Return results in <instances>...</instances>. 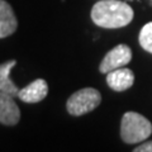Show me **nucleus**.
<instances>
[{
    "instance_id": "nucleus-11",
    "label": "nucleus",
    "mask_w": 152,
    "mask_h": 152,
    "mask_svg": "<svg viewBox=\"0 0 152 152\" xmlns=\"http://www.w3.org/2000/svg\"><path fill=\"white\" fill-rule=\"evenodd\" d=\"M134 152H152V141H148V142H145V143L140 145L138 147H136Z\"/></svg>"
},
{
    "instance_id": "nucleus-5",
    "label": "nucleus",
    "mask_w": 152,
    "mask_h": 152,
    "mask_svg": "<svg viewBox=\"0 0 152 152\" xmlns=\"http://www.w3.org/2000/svg\"><path fill=\"white\" fill-rule=\"evenodd\" d=\"M20 119V110L14 96L0 91V123L4 126H15Z\"/></svg>"
},
{
    "instance_id": "nucleus-9",
    "label": "nucleus",
    "mask_w": 152,
    "mask_h": 152,
    "mask_svg": "<svg viewBox=\"0 0 152 152\" xmlns=\"http://www.w3.org/2000/svg\"><path fill=\"white\" fill-rule=\"evenodd\" d=\"M17 66V60H9L0 65V91L18 96L19 89L10 80V71Z\"/></svg>"
},
{
    "instance_id": "nucleus-10",
    "label": "nucleus",
    "mask_w": 152,
    "mask_h": 152,
    "mask_svg": "<svg viewBox=\"0 0 152 152\" xmlns=\"http://www.w3.org/2000/svg\"><path fill=\"white\" fill-rule=\"evenodd\" d=\"M138 41L142 48L152 53V22L147 23L142 27L138 36Z\"/></svg>"
},
{
    "instance_id": "nucleus-6",
    "label": "nucleus",
    "mask_w": 152,
    "mask_h": 152,
    "mask_svg": "<svg viewBox=\"0 0 152 152\" xmlns=\"http://www.w3.org/2000/svg\"><path fill=\"white\" fill-rule=\"evenodd\" d=\"M134 83V74L131 69L119 67L107 74V84L114 91H124Z\"/></svg>"
},
{
    "instance_id": "nucleus-1",
    "label": "nucleus",
    "mask_w": 152,
    "mask_h": 152,
    "mask_svg": "<svg viewBox=\"0 0 152 152\" xmlns=\"http://www.w3.org/2000/svg\"><path fill=\"white\" fill-rule=\"evenodd\" d=\"M134 12L124 1L119 0H100L91 9V20L95 26L114 29L128 26L133 20Z\"/></svg>"
},
{
    "instance_id": "nucleus-4",
    "label": "nucleus",
    "mask_w": 152,
    "mask_h": 152,
    "mask_svg": "<svg viewBox=\"0 0 152 152\" xmlns=\"http://www.w3.org/2000/svg\"><path fill=\"white\" fill-rule=\"evenodd\" d=\"M131 60L132 51L129 47L127 45H118L104 56L100 66H99V71L102 74H108L115 69L128 65L131 62Z\"/></svg>"
},
{
    "instance_id": "nucleus-2",
    "label": "nucleus",
    "mask_w": 152,
    "mask_h": 152,
    "mask_svg": "<svg viewBox=\"0 0 152 152\" xmlns=\"http://www.w3.org/2000/svg\"><path fill=\"white\" fill-rule=\"evenodd\" d=\"M152 133L151 122L140 113L127 112L121 122V137L126 143H140Z\"/></svg>"
},
{
    "instance_id": "nucleus-7",
    "label": "nucleus",
    "mask_w": 152,
    "mask_h": 152,
    "mask_svg": "<svg viewBox=\"0 0 152 152\" xmlns=\"http://www.w3.org/2000/svg\"><path fill=\"white\" fill-rule=\"evenodd\" d=\"M48 94V85L47 81L43 79H37L34 81H32L29 85H27L26 88L19 90L18 98L24 103H39L41 100L47 96Z\"/></svg>"
},
{
    "instance_id": "nucleus-8",
    "label": "nucleus",
    "mask_w": 152,
    "mask_h": 152,
    "mask_svg": "<svg viewBox=\"0 0 152 152\" xmlns=\"http://www.w3.org/2000/svg\"><path fill=\"white\" fill-rule=\"evenodd\" d=\"M17 28L18 20L12 5L5 0H0V38L12 36Z\"/></svg>"
},
{
    "instance_id": "nucleus-3",
    "label": "nucleus",
    "mask_w": 152,
    "mask_h": 152,
    "mask_svg": "<svg viewBox=\"0 0 152 152\" xmlns=\"http://www.w3.org/2000/svg\"><path fill=\"white\" fill-rule=\"evenodd\" d=\"M102 102V95L94 88H85L77 90L69 98L66 103L69 114L74 117H80L86 113L93 112L95 108L99 107Z\"/></svg>"
}]
</instances>
